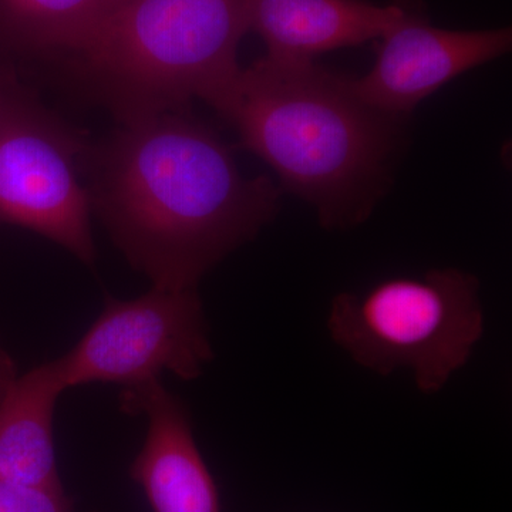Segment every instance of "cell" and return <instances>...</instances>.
I'll use <instances>...</instances> for the list:
<instances>
[{
	"label": "cell",
	"mask_w": 512,
	"mask_h": 512,
	"mask_svg": "<svg viewBox=\"0 0 512 512\" xmlns=\"http://www.w3.org/2000/svg\"><path fill=\"white\" fill-rule=\"evenodd\" d=\"M480 284L460 269L392 276L330 305L333 342L370 372H412L424 394L441 392L484 335Z\"/></svg>",
	"instance_id": "obj_4"
},
{
	"label": "cell",
	"mask_w": 512,
	"mask_h": 512,
	"mask_svg": "<svg viewBox=\"0 0 512 512\" xmlns=\"http://www.w3.org/2000/svg\"><path fill=\"white\" fill-rule=\"evenodd\" d=\"M2 69L3 67L0 66V93H2Z\"/></svg>",
	"instance_id": "obj_14"
},
{
	"label": "cell",
	"mask_w": 512,
	"mask_h": 512,
	"mask_svg": "<svg viewBox=\"0 0 512 512\" xmlns=\"http://www.w3.org/2000/svg\"><path fill=\"white\" fill-rule=\"evenodd\" d=\"M120 410L143 414L147 436L130 477L154 512H221L220 493L194 439L190 412L160 377L126 386Z\"/></svg>",
	"instance_id": "obj_8"
},
{
	"label": "cell",
	"mask_w": 512,
	"mask_h": 512,
	"mask_svg": "<svg viewBox=\"0 0 512 512\" xmlns=\"http://www.w3.org/2000/svg\"><path fill=\"white\" fill-rule=\"evenodd\" d=\"M248 32V0H116L74 66L124 123L211 104L241 70Z\"/></svg>",
	"instance_id": "obj_3"
},
{
	"label": "cell",
	"mask_w": 512,
	"mask_h": 512,
	"mask_svg": "<svg viewBox=\"0 0 512 512\" xmlns=\"http://www.w3.org/2000/svg\"><path fill=\"white\" fill-rule=\"evenodd\" d=\"M116 0H0V40L30 52H79Z\"/></svg>",
	"instance_id": "obj_11"
},
{
	"label": "cell",
	"mask_w": 512,
	"mask_h": 512,
	"mask_svg": "<svg viewBox=\"0 0 512 512\" xmlns=\"http://www.w3.org/2000/svg\"><path fill=\"white\" fill-rule=\"evenodd\" d=\"M92 212L153 286L197 289L202 276L274 218L279 191L248 178L231 148L188 109L120 123L90 148Z\"/></svg>",
	"instance_id": "obj_1"
},
{
	"label": "cell",
	"mask_w": 512,
	"mask_h": 512,
	"mask_svg": "<svg viewBox=\"0 0 512 512\" xmlns=\"http://www.w3.org/2000/svg\"><path fill=\"white\" fill-rule=\"evenodd\" d=\"M214 359L197 289L158 288L130 301L107 296L99 318L77 345L52 360L63 389L93 382L121 386L170 372L198 379Z\"/></svg>",
	"instance_id": "obj_6"
},
{
	"label": "cell",
	"mask_w": 512,
	"mask_h": 512,
	"mask_svg": "<svg viewBox=\"0 0 512 512\" xmlns=\"http://www.w3.org/2000/svg\"><path fill=\"white\" fill-rule=\"evenodd\" d=\"M66 392L53 363L18 376L0 402V480L62 488L53 416Z\"/></svg>",
	"instance_id": "obj_10"
},
{
	"label": "cell",
	"mask_w": 512,
	"mask_h": 512,
	"mask_svg": "<svg viewBox=\"0 0 512 512\" xmlns=\"http://www.w3.org/2000/svg\"><path fill=\"white\" fill-rule=\"evenodd\" d=\"M322 227L369 218L389 181L403 119L367 106L352 79L315 60L262 57L210 104Z\"/></svg>",
	"instance_id": "obj_2"
},
{
	"label": "cell",
	"mask_w": 512,
	"mask_h": 512,
	"mask_svg": "<svg viewBox=\"0 0 512 512\" xmlns=\"http://www.w3.org/2000/svg\"><path fill=\"white\" fill-rule=\"evenodd\" d=\"M0 512H80L64 488L0 480ZM99 512V511H86Z\"/></svg>",
	"instance_id": "obj_12"
},
{
	"label": "cell",
	"mask_w": 512,
	"mask_h": 512,
	"mask_svg": "<svg viewBox=\"0 0 512 512\" xmlns=\"http://www.w3.org/2000/svg\"><path fill=\"white\" fill-rule=\"evenodd\" d=\"M16 379H18V366L0 342V402Z\"/></svg>",
	"instance_id": "obj_13"
},
{
	"label": "cell",
	"mask_w": 512,
	"mask_h": 512,
	"mask_svg": "<svg viewBox=\"0 0 512 512\" xmlns=\"http://www.w3.org/2000/svg\"><path fill=\"white\" fill-rule=\"evenodd\" d=\"M510 28H434L417 10L380 37L372 70L352 79L357 96L387 116L404 119L451 80L510 52Z\"/></svg>",
	"instance_id": "obj_7"
},
{
	"label": "cell",
	"mask_w": 512,
	"mask_h": 512,
	"mask_svg": "<svg viewBox=\"0 0 512 512\" xmlns=\"http://www.w3.org/2000/svg\"><path fill=\"white\" fill-rule=\"evenodd\" d=\"M92 144L46 110L18 77L2 69L0 224L29 229L96 262L86 171Z\"/></svg>",
	"instance_id": "obj_5"
},
{
	"label": "cell",
	"mask_w": 512,
	"mask_h": 512,
	"mask_svg": "<svg viewBox=\"0 0 512 512\" xmlns=\"http://www.w3.org/2000/svg\"><path fill=\"white\" fill-rule=\"evenodd\" d=\"M410 12L406 3L367 0H248L249 32L261 36L266 56L315 60L320 53L380 39Z\"/></svg>",
	"instance_id": "obj_9"
}]
</instances>
